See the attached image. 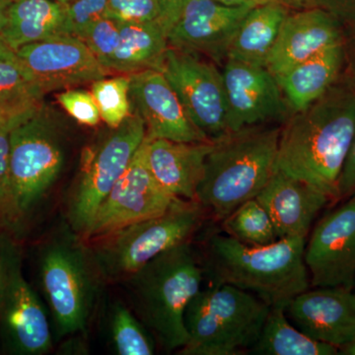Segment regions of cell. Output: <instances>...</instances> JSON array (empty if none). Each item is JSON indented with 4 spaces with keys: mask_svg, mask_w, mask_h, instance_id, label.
I'll return each mask as SVG.
<instances>
[{
    "mask_svg": "<svg viewBox=\"0 0 355 355\" xmlns=\"http://www.w3.org/2000/svg\"><path fill=\"white\" fill-rule=\"evenodd\" d=\"M354 137L355 76L347 69L321 98L282 125L277 170L338 200Z\"/></svg>",
    "mask_w": 355,
    "mask_h": 355,
    "instance_id": "1",
    "label": "cell"
},
{
    "mask_svg": "<svg viewBox=\"0 0 355 355\" xmlns=\"http://www.w3.org/2000/svg\"><path fill=\"white\" fill-rule=\"evenodd\" d=\"M306 242L305 237H289L266 246H249L231 236L214 234L207 241L205 275L210 284L238 287L272 308H286L309 289Z\"/></svg>",
    "mask_w": 355,
    "mask_h": 355,
    "instance_id": "2",
    "label": "cell"
},
{
    "mask_svg": "<svg viewBox=\"0 0 355 355\" xmlns=\"http://www.w3.org/2000/svg\"><path fill=\"white\" fill-rule=\"evenodd\" d=\"M203 277L197 252L186 242L125 279L133 313L165 352H179L186 345L184 313L202 289Z\"/></svg>",
    "mask_w": 355,
    "mask_h": 355,
    "instance_id": "3",
    "label": "cell"
},
{
    "mask_svg": "<svg viewBox=\"0 0 355 355\" xmlns=\"http://www.w3.org/2000/svg\"><path fill=\"white\" fill-rule=\"evenodd\" d=\"M280 125H261L229 132L212 140L197 200L223 220L254 198L277 170Z\"/></svg>",
    "mask_w": 355,
    "mask_h": 355,
    "instance_id": "4",
    "label": "cell"
},
{
    "mask_svg": "<svg viewBox=\"0 0 355 355\" xmlns=\"http://www.w3.org/2000/svg\"><path fill=\"white\" fill-rule=\"evenodd\" d=\"M270 306L229 284H210L193 298L184 313L188 340L182 355H236L259 340Z\"/></svg>",
    "mask_w": 355,
    "mask_h": 355,
    "instance_id": "5",
    "label": "cell"
},
{
    "mask_svg": "<svg viewBox=\"0 0 355 355\" xmlns=\"http://www.w3.org/2000/svg\"><path fill=\"white\" fill-rule=\"evenodd\" d=\"M40 279L58 338L86 333L101 275L87 243L71 228L40 251Z\"/></svg>",
    "mask_w": 355,
    "mask_h": 355,
    "instance_id": "6",
    "label": "cell"
},
{
    "mask_svg": "<svg viewBox=\"0 0 355 355\" xmlns=\"http://www.w3.org/2000/svg\"><path fill=\"white\" fill-rule=\"evenodd\" d=\"M203 209L198 200L180 198L160 216L87 243L102 279L125 280L159 254L190 241Z\"/></svg>",
    "mask_w": 355,
    "mask_h": 355,
    "instance_id": "7",
    "label": "cell"
},
{
    "mask_svg": "<svg viewBox=\"0 0 355 355\" xmlns=\"http://www.w3.org/2000/svg\"><path fill=\"white\" fill-rule=\"evenodd\" d=\"M64 163L62 128L46 105L11 130V183L20 223L46 197Z\"/></svg>",
    "mask_w": 355,
    "mask_h": 355,
    "instance_id": "8",
    "label": "cell"
},
{
    "mask_svg": "<svg viewBox=\"0 0 355 355\" xmlns=\"http://www.w3.org/2000/svg\"><path fill=\"white\" fill-rule=\"evenodd\" d=\"M146 137L144 121L135 112L110 135L87 148L69 205L70 228L81 238L100 205L125 171Z\"/></svg>",
    "mask_w": 355,
    "mask_h": 355,
    "instance_id": "9",
    "label": "cell"
},
{
    "mask_svg": "<svg viewBox=\"0 0 355 355\" xmlns=\"http://www.w3.org/2000/svg\"><path fill=\"white\" fill-rule=\"evenodd\" d=\"M0 340L9 354L42 355L53 347L50 320L26 280L17 248L0 240Z\"/></svg>",
    "mask_w": 355,
    "mask_h": 355,
    "instance_id": "10",
    "label": "cell"
},
{
    "mask_svg": "<svg viewBox=\"0 0 355 355\" xmlns=\"http://www.w3.org/2000/svg\"><path fill=\"white\" fill-rule=\"evenodd\" d=\"M161 71L200 132L210 140L229 132L221 67L202 55L169 46Z\"/></svg>",
    "mask_w": 355,
    "mask_h": 355,
    "instance_id": "11",
    "label": "cell"
},
{
    "mask_svg": "<svg viewBox=\"0 0 355 355\" xmlns=\"http://www.w3.org/2000/svg\"><path fill=\"white\" fill-rule=\"evenodd\" d=\"M178 200L180 198L165 190L153 177L142 142L125 171L100 205L83 240L93 242L137 222L160 216Z\"/></svg>",
    "mask_w": 355,
    "mask_h": 355,
    "instance_id": "12",
    "label": "cell"
},
{
    "mask_svg": "<svg viewBox=\"0 0 355 355\" xmlns=\"http://www.w3.org/2000/svg\"><path fill=\"white\" fill-rule=\"evenodd\" d=\"M229 132L261 125H284L291 111L277 77L265 67L228 58L221 67Z\"/></svg>",
    "mask_w": 355,
    "mask_h": 355,
    "instance_id": "13",
    "label": "cell"
},
{
    "mask_svg": "<svg viewBox=\"0 0 355 355\" xmlns=\"http://www.w3.org/2000/svg\"><path fill=\"white\" fill-rule=\"evenodd\" d=\"M15 60L44 94L93 83L110 73L83 40L67 35L22 46Z\"/></svg>",
    "mask_w": 355,
    "mask_h": 355,
    "instance_id": "14",
    "label": "cell"
},
{
    "mask_svg": "<svg viewBox=\"0 0 355 355\" xmlns=\"http://www.w3.org/2000/svg\"><path fill=\"white\" fill-rule=\"evenodd\" d=\"M304 260L313 287H355V193L324 216L306 242Z\"/></svg>",
    "mask_w": 355,
    "mask_h": 355,
    "instance_id": "15",
    "label": "cell"
},
{
    "mask_svg": "<svg viewBox=\"0 0 355 355\" xmlns=\"http://www.w3.org/2000/svg\"><path fill=\"white\" fill-rule=\"evenodd\" d=\"M251 6H228L214 0H189L168 35L170 48L195 53L221 67Z\"/></svg>",
    "mask_w": 355,
    "mask_h": 355,
    "instance_id": "16",
    "label": "cell"
},
{
    "mask_svg": "<svg viewBox=\"0 0 355 355\" xmlns=\"http://www.w3.org/2000/svg\"><path fill=\"white\" fill-rule=\"evenodd\" d=\"M130 77L132 112L144 121L146 137L182 142L212 141L191 121L162 71L142 70Z\"/></svg>",
    "mask_w": 355,
    "mask_h": 355,
    "instance_id": "17",
    "label": "cell"
},
{
    "mask_svg": "<svg viewBox=\"0 0 355 355\" xmlns=\"http://www.w3.org/2000/svg\"><path fill=\"white\" fill-rule=\"evenodd\" d=\"M286 314L305 335L338 350L355 338V294L349 289H307L292 299Z\"/></svg>",
    "mask_w": 355,
    "mask_h": 355,
    "instance_id": "18",
    "label": "cell"
},
{
    "mask_svg": "<svg viewBox=\"0 0 355 355\" xmlns=\"http://www.w3.org/2000/svg\"><path fill=\"white\" fill-rule=\"evenodd\" d=\"M345 42V25L319 7L292 10L284 20L266 64L275 76Z\"/></svg>",
    "mask_w": 355,
    "mask_h": 355,
    "instance_id": "19",
    "label": "cell"
},
{
    "mask_svg": "<svg viewBox=\"0 0 355 355\" xmlns=\"http://www.w3.org/2000/svg\"><path fill=\"white\" fill-rule=\"evenodd\" d=\"M272 218L277 238L305 237L330 197L311 184L277 170L256 197Z\"/></svg>",
    "mask_w": 355,
    "mask_h": 355,
    "instance_id": "20",
    "label": "cell"
},
{
    "mask_svg": "<svg viewBox=\"0 0 355 355\" xmlns=\"http://www.w3.org/2000/svg\"><path fill=\"white\" fill-rule=\"evenodd\" d=\"M144 144L147 164L156 181L175 197L197 200L214 141L182 142L146 137Z\"/></svg>",
    "mask_w": 355,
    "mask_h": 355,
    "instance_id": "21",
    "label": "cell"
},
{
    "mask_svg": "<svg viewBox=\"0 0 355 355\" xmlns=\"http://www.w3.org/2000/svg\"><path fill=\"white\" fill-rule=\"evenodd\" d=\"M347 69V50L342 42L275 77L291 113H295L321 98Z\"/></svg>",
    "mask_w": 355,
    "mask_h": 355,
    "instance_id": "22",
    "label": "cell"
},
{
    "mask_svg": "<svg viewBox=\"0 0 355 355\" xmlns=\"http://www.w3.org/2000/svg\"><path fill=\"white\" fill-rule=\"evenodd\" d=\"M67 3L13 0L0 22V40L15 53L22 46L67 33Z\"/></svg>",
    "mask_w": 355,
    "mask_h": 355,
    "instance_id": "23",
    "label": "cell"
},
{
    "mask_svg": "<svg viewBox=\"0 0 355 355\" xmlns=\"http://www.w3.org/2000/svg\"><path fill=\"white\" fill-rule=\"evenodd\" d=\"M119 23L120 44L105 69L110 74H132L146 69L161 71L169 44L167 30L160 21Z\"/></svg>",
    "mask_w": 355,
    "mask_h": 355,
    "instance_id": "24",
    "label": "cell"
},
{
    "mask_svg": "<svg viewBox=\"0 0 355 355\" xmlns=\"http://www.w3.org/2000/svg\"><path fill=\"white\" fill-rule=\"evenodd\" d=\"M291 9L279 4L254 6L242 21L228 51V58L266 67Z\"/></svg>",
    "mask_w": 355,
    "mask_h": 355,
    "instance_id": "25",
    "label": "cell"
},
{
    "mask_svg": "<svg viewBox=\"0 0 355 355\" xmlns=\"http://www.w3.org/2000/svg\"><path fill=\"white\" fill-rule=\"evenodd\" d=\"M250 352L261 355H336L338 347L313 340L292 324L286 308H270L259 340Z\"/></svg>",
    "mask_w": 355,
    "mask_h": 355,
    "instance_id": "26",
    "label": "cell"
},
{
    "mask_svg": "<svg viewBox=\"0 0 355 355\" xmlns=\"http://www.w3.org/2000/svg\"><path fill=\"white\" fill-rule=\"evenodd\" d=\"M44 93L15 60H0V123L17 127L44 106Z\"/></svg>",
    "mask_w": 355,
    "mask_h": 355,
    "instance_id": "27",
    "label": "cell"
},
{
    "mask_svg": "<svg viewBox=\"0 0 355 355\" xmlns=\"http://www.w3.org/2000/svg\"><path fill=\"white\" fill-rule=\"evenodd\" d=\"M226 234L249 246H266L279 240L270 214L256 198L223 219Z\"/></svg>",
    "mask_w": 355,
    "mask_h": 355,
    "instance_id": "28",
    "label": "cell"
},
{
    "mask_svg": "<svg viewBox=\"0 0 355 355\" xmlns=\"http://www.w3.org/2000/svg\"><path fill=\"white\" fill-rule=\"evenodd\" d=\"M111 340L120 355H153L155 340L128 306L116 303L111 313Z\"/></svg>",
    "mask_w": 355,
    "mask_h": 355,
    "instance_id": "29",
    "label": "cell"
},
{
    "mask_svg": "<svg viewBox=\"0 0 355 355\" xmlns=\"http://www.w3.org/2000/svg\"><path fill=\"white\" fill-rule=\"evenodd\" d=\"M130 74L99 79L91 83V91L101 120L111 130L120 127L132 114Z\"/></svg>",
    "mask_w": 355,
    "mask_h": 355,
    "instance_id": "30",
    "label": "cell"
},
{
    "mask_svg": "<svg viewBox=\"0 0 355 355\" xmlns=\"http://www.w3.org/2000/svg\"><path fill=\"white\" fill-rule=\"evenodd\" d=\"M12 125L0 123V223L7 227L19 225L10 174V133Z\"/></svg>",
    "mask_w": 355,
    "mask_h": 355,
    "instance_id": "31",
    "label": "cell"
},
{
    "mask_svg": "<svg viewBox=\"0 0 355 355\" xmlns=\"http://www.w3.org/2000/svg\"><path fill=\"white\" fill-rule=\"evenodd\" d=\"M81 40L105 67L120 44V23L111 17L102 18L89 28Z\"/></svg>",
    "mask_w": 355,
    "mask_h": 355,
    "instance_id": "32",
    "label": "cell"
},
{
    "mask_svg": "<svg viewBox=\"0 0 355 355\" xmlns=\"http://www.w3.org/2000/svg\"><path fill=\"white\" fill-rule=\"evenodd\" d=\"M109 0H73L67 3V33L83 39L94 23L108 17Z\"/></svg>",
    "mask_w": 355,
    "mask_h": 355,
    "instance_id": "33",
    "label": "cell"
},
{
    "mask_svg": "<svg viewBox=\"0 0 355 355\" xmlns=\"http://www.w3.org/2000/svg\"><path fill=\"white\" fill-rule=\"evenodd\" d=\"M57 99L64 111L81 125L95 127L101 121L94 97L88 91L69 89L58 93Z\"/></svg>",
    "mask_w": 355,
    "mask_h": 355,
    "instance_id": "34",
    "label": "cell"
},
{
    "mask_svg": "<svg viewBox=\"0 0 355 355\" xmlns=\"http://www.w3.org/2000/svg\"><path fill=\"white\" fill-rule=\"evenodd\" d=\"M160 15L158 0H109L108 17L118 22H149Z\"/></svg>",
    "mask_w": 355,
    "mask_h": 355,
    "instance_id": "35",
    "label": "cell"
},
{
    "mask_svg": "<svg viewBox=\"0 0 355 355\" xmlns=\"http://www.w3.org/2000/svg\"><path fill=\"white\" fill-rule=\"evenodd\" d=\"M310 7H319L343 25L355 23V0H307Z\"/></svg>",
    "mask_w": 355,
    "mask_h": 355,
    "instance_id": "36",
    "label": "cell"
},
{
    "mask_svg": "<svg viewBox=\"0 0 355 355\" xmlns=\"http://www.w3.org/2000/svg\"><path fill=\"white\" fill-rule=\"evenodd\" d=\"M355 193V137L338 183V200Z\"/></svg>",
    "mask_w": 355,
    "mask_h": 355,
    "instance_id": "37",
    "label": "cell"
},
{
    "mask_svg": "<svg viewBox=\"0 0 355 355\" xmlns=\"http://www.w3.org/2000/svg\"><path fill=\"white\" fill-rule=\"evenodd\" d=\"M158 1L161 8L159 21L169 35L173 26L179 19L189 0H158Z\"/></svg>",
    "mask_w": 355,
    "mask_h": 355,
    "instance_id": "38",
    "label": "cell"
},
{
    "mask_svg": "<svg viewBox=\"0 0 355 355\" xmlns=\"http://www.w3.org/2000/svg\"><path fill=\"white\" fill-rule=\"evenodd\" d=\"M345 44L347 55V69L355 76V23L345 26Z\"/></svg>",
    "mask_w": 355,
    "mask_h": 355,
    "instance_id": "39",
    "label": "cell"
},
{
    "mask_svg": "<svg viewBox=\"0 0 355 355\" xmlns=\"http://www.w3.org/2000/svg\"><path fill=\"white\" fill-rule=\"evenodd\" d=\"M252 1L254 6H263V4H279L291 10H299V9L310 7L307 0H252Z\"/></svg>",
    "mask_w": 355,
    "mask_h": 355,
    "instance_id": "40",
    "label": "cell"
},
{
    "mask_svg": "<svg viewBox=\"0 0 355 355\" xmlns=\"http://www.w3.org/2000/svg\"><path fill=\"white\" fill-rule=\"evenodd\" d=\"M214 1L219 2V3L228 6H254V4L252 0H214Z\"/></svg>",
    "mask_w": 355,
    "mask_h": 355,
    "instance_id": "41",
    "label": "cell"
},
{
    "mask_svg": "<svg viewBox=\"0 0 355 355\" xmlns=\"http://www.w3.org/2000/svg\"><path fill=\"white\" fill-rule=\"evenodd\" d=\"M15 53L11 51L3 42L0 40V60H11L14 58Z\"/></svg>",
    "mask_w": 355,
    "mask_h": 355,
    "instance_id": "42",
    "label": "cell"
},
{
    "mask_svg": "<svg viewBox=\"0 0 355 355\" xmlns=\"http://www.w3.org/2000/svg\"><path fill=\"white\" fill-rule=\"evenodd\" d=\"M338 354L343 355H355V338L347 345L338 350Z\"/></svg>",
    "mask_w": 355,
    "mask_h": 355,
    "instance_id": "43",
    "label": "cell"
},
{
    "mask_svg": "<svg viewBox=\"0 0 355 355\" xmlns=\"http://www.w3.org/2000/svg\"><path fill=\"white\" fill-rule=\"evenodd\" d=\"M13 0H0V22L3 19L7 8L12 3Z\"/></svg>",
    "mask_w": 355,
    "mask_h": 355,
    "instance_id": "44",
    "label": "cell"
},
{
    "mask_svg": "<svg viewBox=\"0 0 355 355\" xmlns=\"http://www.w3.org/2000/svg\"><path fill=\"white\" fill-rule=\"evenodd\" d=\"M55 1L62 2V3H69V2L73 1V0H55Z\"/></svg>",
    "mask_w": 355,
    "mask_h": 355,
    "instance_id": "45",
    "label": "cell"
}]
</instances>
